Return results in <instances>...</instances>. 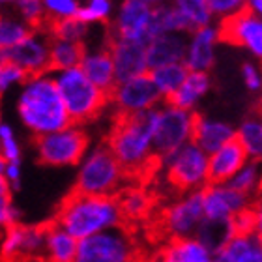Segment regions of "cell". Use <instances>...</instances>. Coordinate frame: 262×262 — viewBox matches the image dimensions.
<instances>
[{
  "label": "cell",
  "instance_id": "cell-50",
  "mask_svg": "<svg viewBox=\"0 0 262 262\" xmlns=\"http://www.w3.org/2000/svg\"><path fill=\"white\" fill-rule=\"evenodd\" d=\"M2 262H39L36 258H10V260H2Z\"/></svg>",
  "mask_w": 262,
  "mask_h": 262
},
{
  "label": "cell",
  "instance_id": "cell-7",
  "mask_svg": "<svg viewBox=\"0 0 262 262\" xmlns=\"http://www.w3.org/2000/svg\"><path fill=\"white\" fill-rule=\"evenodd\" d=\"M88 148H90V139L86 129L75 124L38 137L34 141V150L39 163L56 169L79 165Z\"/></svg>",
  "mask_w": 262,
  "mask_h": 262
},
{
  "label": "cell",
  "instance_id": "cell-13",
  "mask_svg": "<svg viewBox=\"0 0 262 262\" xmlns=\"http://www.w3.org/2000/svg\"><path fill=\"white\" fill-rule=\"evenodd\" d=\"M0 58L10 60L21 68L28 77L41 75L51 71V38L47 30L43 28H34L25 38L0 55Z\"/></svg>",
  "mask_w": 262,
  "mask_h": 262
},
{
  "label": "cell",
  "instance_id": "cell-40",
  "mask_svg": "<svg viewBox=\"0 0 262 262\" xmlns=\"http://www.w3.org/2000/svg\"><path fill=\"white\" fill-rule=\"evenodd\" d=\"M11 189L4 176L0 172V232H4L8 227L19 223V212L11 201Z\"/></svg>",
  "mask_w": 262,
  "mask_h": 262
},
{
  "label": "cell",
  "instance_id": "cell-1",
  "mask_svg": "<svg viewBox=\"0 0 262 262\" xmlns=\"http://www.w3.org/2000/svg\"><path fill=\"white\" fill-rule=\"evenodd\" d=\"M158 107L137 115H115L105 144L127 178H148L159 172L161 161L152 146Z\"/></svg>",
  "mask_w": 262,
  "mask_h": 262
},
{
  "label": "cell",
  "instance_id": "cell-22",
  "mask_svg": "<svg viewBox=\"0 0 262 262\" xmlns=\"http://www.w3.org/2000/svg\"><path fill=\"white\" fill-rule=\"evenodd\" d=\"M236 137V131L221 120H210L199 113H195V126H193V142L206 154L215 152L217 148L227 144Z\"/></svg>",
  "mask_w": 262,
  "mask_h": 262
},
{
  "label": "cell",
  "instance_id": "cell-52",
  "mask_svg": "<svg viewBox=\"0 0 262 262\" xmlns=\"http://www.w3.org/2000/svg\"><path fill=\"white\" fill-rule=\"evenodd\" d=\"M2 169H4V159L0 158V172H2Z\"/></svg>",
  "mask_w": 262,
  "mask_h": 262
},
{
  "label": "cell",
  "instance_id": "cell-17",
  "mask_svg": "<svg viewBox=\"0 0 262 262\" xmlns=\"http://www.w3.org/2000/svg\"><path fill=\"white\" fill-rule=\"evenodd\" d=\"M107 45H109L111 58H113V64H115L116 82L127 81V79L146 75L148 73L146 43L109 36L107 38Z\"/></svg>",
  "mask_w": 262,
  "mask_h": 262
},
{
  "label": "cell",
  "instance_id": "cell-5",
  "mask_svg": "<svg viewBox=\"0 0 262 262\" xmlns=\"http://www.w3.org/2000/svg\"><path fill=\"white\" fill-rule=\"evenodd\" d=\"M126 172L111 154L105 142L94 148H88L86 154L77 165L75 189L84 195L116 196L124 187Z\"/></svg>",
  "mask_w": 262,
  "mask_h": 262
},
{
  "label": "cell",
  "instance_id": "cell-10",
  "mask_svg": "<svg viewBox=\"0 0 262 262\" xmlns=\"http://www.w3.org/2000/svg\"><path fill=\"white\" fill-rule=\"evenodd\" d=\"M217 39L249 51L262 62V19L247 6L221 19L217 27Z\"/></svg>",
  "mask_w": 262,
  "mask_h": 262
},
{
  "label": "cell",
  "instance_id": "cell-6",
  "mask_svg": "<svg viewBox=\"0 0 262 262\" xmlns=\"http://www.w3.org/2000/svg\"><path fill=\"white\" fill-rule=\"evenodd\" d=\"M159 170H163L165 182L174 191L182 195L201 191L208 186V154L191 141L161 159Z\"/></svg>",
  "mask_w": 262,
  "mask_h": 262
},
{
  "label": "cell",
  "instance_id": "cell-3",
  "mask_svg": "<svg viewBox=\"0 0 262 262\" xmlns=\"http://www.w3.org/2000/svg\"><path fill=\"white\" fill-rule=\"evenodd\" d=\"M55 223L79 242L103 230L122 227L124 219L116 196L73 191L58 208Z\"/></svg>",
  "mask_w": 262,
  "mask_h": 262
},
{
  "label": "cell",
  "instance_id": "cell-14",
  "mask_svg": "<svg viewBox=\"0 0 262 262\" xmlns=\"http://www.w3.org/2000/svg\"><path fill=\"white\" fill-rule=\"evenodd\" d=\"M154 6L142 0H120L116 6L113 21L109 23V36L129 41H150Z\"/></svg>",
  "mask_w": 262,
  "mask_h": 262
},
{
  "label": "cell",
  "instance_id": "cell-38",
  "mask_svg": "<svg viewBox=\"0 0 262 262\" xmlns=\"http://www.w3.org/2000/svg\"><path fill=\"white\" fill-rule=\"evenodd\" d=\"M45 11V25L77 17L82 0H41Z\"/></svg>",
  "mask_w": 262,
  "mask_h": 262
},
{
  "label": "cell",
  "instance_id": "cell-47",
  "mask_svg": "<svg viewBox=\"0 0 262 262\" xmlns=\"http://www.w3.org/2000/svg\"><path fill=\"white\" fill-rule=\"evenodd\" d=\"M246 6L262 19V0H246Z\"/></svg>",
  "mask_w": 262,
  "mask_h": 262
},
{
  "label": "cell",
  "instance_id": "cell-11",
  "mask_svg": "<svg viewBox=\"0 0 262 262\" xmlns=\"http://www.w3.org/2000/svg\"><path fill=\"white\" fill-rule=\"evenodd\" d=\"M163 99L154 86L152 79L139 75L127 81L116 82L109 94V105L115 109V115H137L144 111L159 107Z\"/></svg>",
  "mask_w": 262,
  "mask_h": 262
},
{
  "label": "cell",
  "instance_id": "cell-29",
  "mask_svg": "<svg viewBox=\"0 0 262 262\" xmlns=\"http://www.w3.org/2000/svg\"><path fill=\"white\" fill-rule=\"evenodd\" d=\"M236 141L240 142L247 159L262 161V115L255 111L253 116H247L236 131Z\"/></svg>",
  "mask_w": 262,
  "mask_h": 262
},
{
  "label": "cell",
  "instance_id": "cell-19",
  "mask_svg": "<svg viewBox=\"0 0 262 262\" xmlns=\"http://www.w3.org/2000/svg\"><path fill=\"white\" fill-rule=\"evenodd\" d=\"M247 163V156L236 137L208 156V184H227Z\"/></svg>",
  "mask_w": 262,
  "mask_h": 262
},
{
  "label": "cell",
  "instance_id": "cell-21",
  "mask_svg": "<svg viewBox=\"0 0 262 262\" xmlns=\"http://www.w3.org/2000/svg\"><path fill=\"white\" fill-rule=\"evenodd\" d=\"M187 38H189V34L169 32L150 39L146 43L148 71L154 70V68H159V66L184 62L187 49Z\"/></svg>",
  "mask_w": 262,
  "mask_h": 262
},
{
  "label": "cell",
  "instance_id": "cell-45",
  "mask_svg": "<svg viewBox=\"0 0 262 262\" xmlns=\"http://www.w3.org/2000/svg\"><path fill=\"white\" fill-rule=\"evenodd\" d=\"M2 176L8 182L11 191H17L21 187L23 182V161H11V163H4L2 169Z\"/></svg>",
  "mask_w": 262,
  "mask_h": 262
},
{
  "label": "cell",
  "instance_id": "cell-44",
  "mask_svg": "<svg viewBox=\"0 0 262 262\" xmlns=\"http://www.w3.org/2000/svg\"><path fill=\"white\" fill-rule=\"evenodd\" d=\"M242 77H244L247 90H251V92H260L262 90V73L253 62H246L242 66Z\"/></svg>",
  "mask_w": 262,
  "mask_h": 262
},
{
  "label": "cell",
  "instance_id": "cell-25",
  "mask_svg": "<svg viewBox=\"0 0 262 262\" xmlns=\"http://www.w3.org/2000/svg\"><path fill=\"white\" fill-rule=\"evenodd\" d=\"M215 262H262V242L255 234H234L215 251Z\"/></svg>",
  "mask_w": 262,
  "mask_h": 262
},
{
  "label": "cell",
  "instance_id": "cell-43",
  "mask_svg": "<svg viewBox=\"0 0 262 262\" xmlns=\"http://www.w3.org/2000/svg\"><path fill=\"white\" fill-rule=\"evenodd\" d=\"M206 2L212 15H219L221 19L232 15L246 6V0H206Z\"/></svg>",
  "mask_w": 262,
  "mask_h": 262
},
{
  "label": "cell",
  "instance_id": "cell-9",
  "mask_svg": "<svg viewBox=\"0 0 262 262\" xmlns=\"http://www.w3.org/2000/svg\"><path fill=\"white\" fill-rule=\"evenodd\" d=\"M193 126H195V113L184 111L178 107L165 103L158 107L156 126H154L152 146L156 158H169L178 148L193 141Z\"/></svg>",
  "mask_w": 262,
  "mask_h": 262
},
{
  "label": "cell",
  "instance_id": "cell-36",
  "mask_svg": "<svg viewBox=\"0 0 262 262\" xmlns=\"http://www.w3.org/2000/svg\"><path fill=\"white\" fill-rule=\"evenodd\" d=\"M30 28L13 13V11H6L0 13V55L15 47L27 34Z\"/></svg>",
  "mask_w": 262,
  "mask_h": 262
},
{
  "label": "cell",
  "instance_id": "cell-4",
  "mask_svg": "<svg viewBox=\"0 0 262 262\" xmlns=\"http://www.w3.org/2000/svg\"><path fill=\"white\" fill-rule=\"evenodd\" d=\"M51 75L55 79L71 124L84 127L99 118L101 113L109 107V94L94 86L79 68L51 71Z\"/></svg>",
  "mask_w": 262,
  "mask_h": 262
},
{
  "label": "cell",
  "instance_id": "cell-20",
  "mask_svg": "<svg viewBox=\"0 0 262 262\" xmlns=\"http://www.w3.org/2000/svg\"><path fill=\"white\" fill-rule=\"evenodd\" d=\"M215 43L217 28L202 27L191 32L187 38L184 66L189 71H208L215 62Z\"/></svg>",
  "mask_w": 262,
  "mask_h": 262
},
{
  "label": "cell",
  "instance_id": "cell-24",
  "mask_svg": "<svg viewBox=\"0 0 262 262\" xmlns=\"http://www.w3.org/2000/svg\"><path fill=\"white\" fill-rule=\"evenodd\" d=\"M210 86H212V81H210L208 71H189L178 90L163 103H169L184 111H193V107L208 94Z\"/></svg>",
  "mask_w": 262,
  "mask_h": 262
},
{
  "label": "cell",
  "instance_id": "cell-15",
  "mask_svg": "<svg viewBox=\"0 0 262 262\" xmlns=\"http://www.w3.org/2000/svg\"><path fill=\"white\" fill-rule=\"evenodd\" d=\"M202 213L208 221H230L244 208L251 206V199L238 193L227 184H208L201 189Z\"/></svg>",
  "mask_w": 262,
  "mask_h": 262
},
{
  "label": "cell",
  "instance_id": "cell-16",
  "mask_svg": "<svg viewBox=\"0 0 262 262\" xmlns=\"http://www.w3.org/2000/svg\"><path fill=\"white\" fill-rule=\"evenodd\" d=\"M45 227H27L11 225L2 232L0 257L2 260L10 258H36L43 255Z\"/></svg>",
  "mask_w": 262,
  "mask_h": 262
},
{
  "label": "cell",
  "instance_id": "cell-37",
  "mask_svg": "<svg viewBox=\"0 0 262 262\" xmlns=\"http://www.w3.org/2000/svg\"><path fill=\"white\" fill-rule=\"evenodd\" d=\"M11 11H13L30 30L45 27V11H43L41 0H15Z\"/></svg>",
  "mask_w": 262,
  "mask_h": 262
},
{
  "label": "cell",
  "instance_id": "cell-31",
  "mask_svg": "<svg viewBox=\"0 0 262 262\" xmlns=\"http://www.w3.org/2000/svg\"><path fill=\"white\" fill-rule=\"evenodd\" d=\"M45 30H47L51 39H62V41H71V43H81L84 47L88 45V39H90V34H92V27L84 25L79 17L47 23Z\"/></svg>",
  "mask_w": 262,
  "mask_h": 262
},
{
  "label": "cell",
  "instance_id": "cell-53",
  "mask_svg": "<svg viewBox=\"0 0 262 262\" xmlns=\"http://www.w3.org/2000/svg\"><path fill=\"white\" fill-rule=\"evenodd\" d=\"M2 122H4V120H2V113H0V126H2Z\"/></svg>",
  "mask_w": 262,
  "mask_h": 262
},
{
  "label": "cell",
  "instance_id": "cell-54",
  "mask_svg": "<svg viewBox=\"0 0 262 262\" xmlns=\"http://www.w3.org/2000/svg\"><path fill=\"white\" fill-rule=\"evenodd\" d=\"M260 193H262V187H260Z\"/></svg>",
  "mask_w": 262,
  "mask_h": 262
},
{
  "label": "cell",
  "instance_id": "cell-46",
  "mask_svg": "<svg viewBox=\"0 0 262 262\" xmlns=\"http://www.w3.org/2000/svg\"><path fill=\"white\" fill-rule=\"evenodd\" d=\"M253 213H255V230L253 234L262 242V193H258L251 202Z\"/></svg>",
  "mask_w": 262,
  "mask_h": 262
},
{
  "label": "cell",
  "instance_id": "cell-8",
  "mask_svg": "<svg viewBox=\"0 0 262 262\" xmlns=\"http://www.w3.org/2000/svg\"><path fill=\"white\" fill-rule=\"evenodd\" d=\"M139 249L122 227L103 230L77 242L75 262H137Z\"/></svg>",
  "mask_w": 262,
  "mask_h": 262
},
{
  "label": "cell",
  "instance_id": "cell-12",
  "mask_svg": "<svg viewBox=\"0 0 262 262\" xmlns=\"http://www.w3.org/2000/svg\"><path fill=\"white\" fill-rule=\"evenodd\" d=\"M202 213V193L191 191L184 193L165 208L161 213V229L170 240L193 238L201 227Z\"/></svg>",
  "mask_w": 262,
  "mask_h": 262
},
{
  "label": "cell",
  "instance_id": "cell-32",
  "mask_svg": "<svg viewBox=\"0 0 262 262\" xmlns=\"http://www.w3.org/2000/svg\"><path fill=\"white\" fill-rule=\"evenodd\" d=\"M227 186H230L232 189L242 193V195L249 196L253 201V199L260 193V187H262V161H253V159L247 161V163L227 182Z\"/></svg>",
  "mask_w": 262,
  "mask_h": 262
},
{
  "label": "cell",
  "instance_id": "cell-48",
  "mask_svg": "<svg viewBox=\"0 0 262 262\" xmlns=\"http://www.w3.org/2000/svg\"><path fill=\"white\" fill-rule=\"evenodd\" d=\"M15 4V0H0V13H6V11H10Z\"/></svg>",
  "mask_w": 262,
  "mask_h": 262
},
{
  "label": "cell",
  "instance_id": "cell-28",
  "mask_svg": "<svg viewBox=\"0 0 262 262\" xmlns=\"http://www.w3.org/2000/svg\"><path fill=\"white\" fill-rule=\"evenodd\" d=\"M187 73H189V70L184 66V62H178V64H167V66L154 68V70L148 71V77L152 79L154 86L159 92L161 99L167 101L178 90V86H180L182 82H184Z\"/></svg>",
  "mask_w": 262,
  "mask_h": 262
},
{
  "label": "cell",
  "instance_id": "cell-51",
  "mask_svg": "<svg viewBox=\"0 0 262 262\" xmlns=\"http://www.w3.org/2000/svg\"><path fill=\"white\" fill-rule=\"evenodd\" d=\"M255 111H257V113H260V115H262V99H260V103L257 105V109H255Z\"/></svg>",
  "mask_w": 262,
  "mask_h": 262
},
{
  "label": "cell",
  "instance_id": "cell-42",
  "mask_svg": "<svg viewBox=\"0 0 262 262\" xmlns=\"http://www.w3.org/2000/svg\"><path fill=\"white\" fill-rule=\"evenodd\" d=\"M232 229H234V234H253V230H255V213H253L251 206L244 208L242 212H238L232 217Z\"/></svg>",
  "mask_w": 262,
  "mask_h": 262
},
{
  "label": "cell",
  "instance_id": "cell-2",
  "mask_svg": "<svg viewBox=\"0 0 262 262\" xmlns=\"http://www.w3.org/2000/svg\"><path fill=\"white\" fill-rule=\"evenodd\" d=\"M15 113L21 126L34 139L71 124L51 71L27 77L17 92Z\"/></svg>",
  "mask_w": 262,
  "mask_h": 262
},
{
  "label": "cell",
  "instance_id": "cell-49",
  "mask_svg": "<svg viewBox=\"0 0 262 262\" xmlns=\"http://www.w3.org/2000/svg\"><path fill=\"white\" fill-rule=\"evenodd\" d=\"M142 2H146L150 6H161V4H167L169 0H142Z\"/></svg>",
  "mask_w": 262,
  "mask_h": 262
},
{
  "label": "cell",
  "instance_id": "cell-41",
  "mask_svg": "<svg viewBox=\"0 0 262 262\" xmlns=\"http://www.w3.org/2000/svg\"><path fill=\"white\" fill-rule=\"evenodd\" d=\"M27 73L21 68H17L13 62L0 58V98L15 88H21L23 82L27 81Z\"/></svg>",
  "mask_w": 262,
  "mask_h": 262
},
{
  "label": "cell",
  "instance_id": "cell-35",
  "mask_svg": "<svg viewBox=\"0 0 262 262\" xmlns=\"http://www.w3.org/2000/svg\"><path fill=\"white\" fill-rule=\"evenodd\" d=\"M115 10V0H82L77 17L88 27H109Z\"/></svg>",
  "mask_w": 262,
  "mask_h": 262
},
{
  "label": "cell",
  "instance_id": "cell-26",
  "mask_svg": "<svg viewBox=\"0 0 262 262\" xmlns=\"http://www.w3.org/2000/svg\"><path fill=\"white\" fill-rule=\"evenodd\" d=\"M77 240L56 223L45 227L43 255L45 262H75Z\"/></svg>",
  "mask_w": 262,
  "mask_h": 262
},
{
  "label": "cell",
  "instance_id": "cell-33",
  "mask_svg": "<svg viewBox=\"0 0 262 262\" xmlns=\"http://www.w3.org/2000/svg\"><path fill=\"white\" fill-rule=\"evenodd\" d=\"M84 55V45L51 39V71H64L79 68Z\"/></svg>",
  "mask_w": 262,
  "mask_h": 262
},
{
  "label": "cell",
  "instance_id": "cell-34",
  "mask_svg": "<svg viewBox=\"0 0 262 262\" xmlns=\"http://www.w3.org/2000/svg\"><path fill=\"white\" fill-rule=\"evenodd\" d=\"M232 236H234L232 219H230V221H208V219H202V223H201V227H199V230H196L195 238H199L204 246L210 247V249L215 253V251H219Z\"/></svg>",
  "mask_w": 262,
  "mask_h": 262
},
{
  "label": "cell",
  "instance_id": "cell-30",
  "mask_svg": "<svg viewBox=\"0 0 262 262\" xmlns=\"http://www.w3.org/2000/svg\"><path fill=\"white\" fill-rule=\"evenodd\" d=\"M170 4L178 11L189 34L202 27H210L213 15L206 0H172Z\"/></svg>",
  "mask_w": 262,
  "mask_h": 262
},
{
  "label": "cell",
  "instance_id": "cell-27",
  "mask_svg": "<svg viewBox=\"0 0 262 262\" xmlns=\"http://www.w3.org/2000/svg\"><path fill=\"white\" fill-rule=\"evenodd\" d=\"M124 221H142L150 215L154 208L152 195L141 186L122 187L116 195Z\"/></svg>",
  "mask_w": 262,
  "mask_h": 262
},
{
  "label": "cell",
  "instance_id": "cell-39",
  "mask_svg": "<svg viewBox=\"0 0 262 262\" xmlns=\"http://www.w3.org/2000/svg\"><path fill=\"white\" fill-rule=\"evenodd\" d=\"M0 158L4 159V163L23 161L21 142L17 139L13 126L8 122H2V126H0Z\"/></svg>",
  "mask_w": 262,
  "mask_h": 262
},
{
  "label": "cell",
  "instance_id": "cell-18",
  "mask_svg": "<svg viewBox=\"0 0 262 262\" xmlns=\"http://www.w3.org/2000/svg\"><path fill=\"white\" fill-rule=\"evenodd\" d=\"M107 38H109V34H107ZM79 70L86 75V79L92 82L94 86H98L105 94H111V90L116 84V75L107 39L103 43L86 45L84 47V55L81 58Z\"/></svg>",
  "mask_w": 262,
  "mask_h": 262
},
{
  "label": "cell",
  "instance_id": "cell-23",
  "mask_svg": "<svg viewBox=\"0 0 262 262\" xmlns=\"http://www.w3.org/2000/svg\"><path fill=\"white\" fill-rule=\"evenodd\" d=\"M158 262H215V253L193 236L170 240L161 249Z\"/></svg>",
  "mask_w": 262,
  "mask_h": 262
}]
</instances>
